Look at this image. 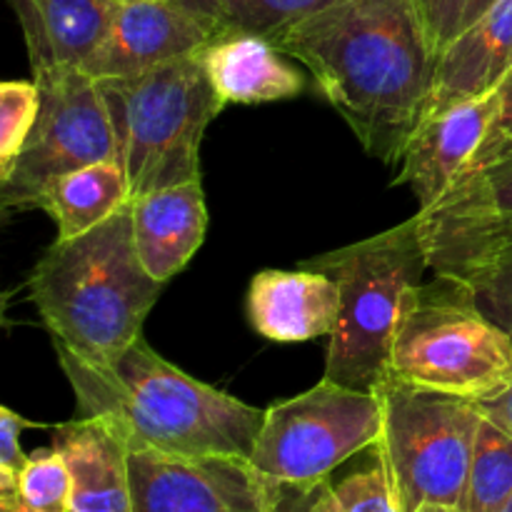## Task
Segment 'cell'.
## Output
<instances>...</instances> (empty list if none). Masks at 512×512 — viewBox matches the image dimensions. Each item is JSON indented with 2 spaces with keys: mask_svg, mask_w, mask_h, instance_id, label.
<instances>
[{
  "mask_svg": "<svg viewBox=\"0 0 512 512\" xmlns=\"http://www.w3.org/2000/svg\"><path fill=\"white\" fill-rule=\"evenodd\" d=\"M273 43L305 65L365 153L398 163L435 73L413 0H340Z\"/></svg>",
  "mask_w": 512,
  "mask_h": 512,
  "instance_id": "1",
  "label": "cell"
},
{
  "mask_svg": "<svg viewBox=\"0 0 512 512\" xmlns=\"http://www.w3.org/2000/svg\"><path fill=\"white\" fill-rule=\"evenodd\" d=\"M80 418H100L128 450L170 455H253L265 410L205 385L160 358L145 338L105 363L58 348Z\"/></svg>",
  "mask_w": 512,
  "mask_h": 512,
  "instance_id": "2",
  "label": "cell"
},
{
  "mask_svg": "<svg viewBox=\"0 0 512 512\" xmlns=\"http://www.w3.org/2000/svg\"><path fill=\"white\" fill-rule=\"evenodd\" d=\"M53 345L105 363L143 335L163 283L145 270L133 238L130 203L88 233L55 240L28 280Z\"/></svg>",
  "mask_w": 512,
  "mask_h": 512,
  "instance_id": "3",
  "label": "cell"
},
{
  "mask_svg": "<svg viewBox=\"0 0 512 512\" xmlns=\"http://www.w3.org/2000/svg\"><path fill=\"white\" fill-rule=\"evenodd\" d=\"M130 198L200 180V145L225 108L200 50L130 78L98 80Z\"/></svg>",
  "mask_w": 512,
  "mask_h": 512,
  "instance_id": "4",
  "label": "cell"
},
{
  "mask_svg": "<svg viewBox=\"0 0 512 512\" xmlns=\"http://www.w3.org/2000/svg\"><path fill=\"white\" fill-rule=\"evenodd\" d=\"M300 268L338 283L340 315L328 338L323 378L375 393L388 375L405 295L428 270L418 215L373 238L315 255Z\"/></svg>",
  "mask_w": 512,
  "mask_h": 512,
  "instance_id": "5",
  "label": "cell"
},
{
  "mask_svg": "<svg viewBox=\"0 0 512 512\" xmlns=\"http://www.w3.org/2000/svg\"><path fill=\"white\" fill-rule=\"evenodd\" d=\"M390 375L440 393L485 400L512 380V338L463 280L433 275L405 295Z\"/></svg>",
  "mask_w": 512,
  "mask_h": 512,
  "instance_id": "6",
  "label": "cell"
},
{
  "mask_svg": "<svg viewBox=\"0 0 512 512\" xmlns=\"http://www.w3.org/2000/svg\"><path fill=\"white\" fill-rule=\"evenodd\" d=\"M383 410L380 453L403 512L423 505L463 508L483 413L478 400L385 375L375 388Z\"/></svg>",
  "mask_w": 512,
  "mask_h": 512,
  "instance_id": "7",
  "label": "cell"
},
{
  "mask_svg": "<svg viewBox=\"0 0 512 512\" xmlns=\"http://www.w3.org/2000/svg\"><path fill=\"white\" fill-rule=\"evenodd\" d=\"M380 433L378 395L323 378L305 393L265 408L250 463L280 483H318L378 443Z\"/></svg>",
  "mask_w": 512,
  "mask_h": 512,
  "instance_id": "8",
  "label": "cell"
},
{
  "mask_svg": "<svg viewBox=\"0 0 512 512\" xmlns=\"http://www.w3.org/2000/svg\"><path fill=\"white\" fill-rule=\"evenodd\" d=\"M40 113L8 173L0 175L3 210H35L60 175L115 160V138L98 80L80 68L33 75Z\"/></svg>",
  "mask_w": 512,
  "mask_h": 512,
  "instance_id": "9",
  "label": "cell"
},
{
  "mask_svg": "<svg viewBox=\"0 0 512 512\" xmlns=\"http://www.w3.org/2000/svg\"><path fill=\"white\" fill-rule=\"evenodd\" d=\"M133 512H268V483L248 458L130 450Z\"/></svg>",
  "mask_w": 512,
  "mask_h": 512,
  "instance_id": "10",
  "label": "cell"
},
{
  "mask_svg": "<svg viewBox=\"0 0 512 512\" xmlns=\"http://www.w3.org/2000/svg\"><path fill=\"white\" fill-rule=\"evenodd\" d=\"M215 33L220 30L170 0H125L115 3L103 43L80 70L93 80L130 78L198 53Z\"/></svg>",
  "mask_w": 512,
  "mask_h": 512,
  "instance_id": "11",
  "label": "cell"
},
{
  "mask_svg": "<svg viewBox=\"0 0 512 512\" xmlns=\"http://www.w3.org/2000/svg\"><path fill=\"white\" fill-rule=\"evenodd\" d=\"M495 93L425 115L400 155L395 185H408L420 210L433 208L470 170L495 115Z\"/></svg>",
  "mask_w": 512,
  "mask_h": 512,
  "instance_id": "12",
  "label": "cell"
},
{
  "mask_svg": "<svg viewBox=\"0 0 512 512\" xmlns=\"http://www.w3.org/2000/svg\"><path fill=\"white\" fill-rule=\"evenodd\" d=\"M248 320L273 343H308L335 330L340 315L338 283L318 270H260L245 300Z\"/></svg>",
  "mask_w": 512,
  "mask_h": 512,
  "instance_id": "13",
  "label": "cell"
},
{
  "mask_svg": "<svg viewBox=\"0 0 512 512\" xmlns=\"http://www.w3.org/2000/svg\"><path fill=\"white\" fill-rule=\"evenodd\" d=\"M512 70V0H498L435 58L425 115L488 98ZM420 118V120H423Z\"/></svg>",
  "mask_w": 512,
  "mask_h": 512,
  "instance_id": "14",
  "label": "cell"
},
{
  "mask_svg": "<svg viewBox=\"0 0 512 512\" xmlns=\"http://www.w3.org/2000/svg\"><path fill=\"white\" fill-rule=\"evenodd\" d=\"M200 60L225 105L278 103L298 98L305 90L300 70L263 35L223 28L200 50Z\"/></svg>",
  "mask_w": 512,
  "mask_h": 512,
  "instance_id": "15",
  "label": "cell"
},
{
  "mask_svg": "<svg viewBox=\"0 0 512 512\" xmlns=\"http://www.w3.org/2000/svg\"><path fill=\"white\" fill-rule=\"evenodd\" d=\"M70 473L68 512H133L128 445L100 418H75L53 430Z\"/></svg>",
  "mask_w": 512,
  "mask_h": 512,
  "instance_id": "16",
  "label": "cell"
},
{
  "mask_svg": "<svg viewBox=\"0 0 512 512\" xmlns=\"http://www.w3.org/2000/svg\"><path fill=\"white\" fill-rule=\"evenodd\" d=\"M133 238L145 270L158 283L173 280L193 260L208 230L203 183L173 185L130 200Z\"/></svg>",
  "mask_w": 512,
  "mask_h": 512,
  "instance_id": "17",
  "label": "cell"
},
{
  "mask_svg": "<svg viewBox=\"0 0 512 512\" xmlns=\"http://www.w3.org/2000/svg\"><path fill=\"white\" fill-rule=\"evenodd\" d=\"M33 75L83 68L103 43L113 0H10Z\"/></svg>",
  "mask_w": 512,
  "mask_h": 512,
  "instance_id": "18",
  "label": "cell"
},
{
  "mask_svg": "<svg viewBox=\"0 0 512 512\" xmlns=\"http://www.w3.org/2000/svg\"><path fill=\"white\" fill-rule=\"evenodd\" d=\"M130 200L125 170L118 160H103L55 178L40 195L38 210L53 218L55 240H70L93 230Z\"/></svg>",
  "mask_w": 512,
  "mask_h": 512,
  "instance_id": "19",
  "label": "cell"
},
{
  "mask_svg": "<svg viewBox=\"0 0 512 512\" xmlns=\"http://www.w3.org/2000/svg\"><path fill=\"white\" fill-rule=\"evenodd\" d=\"M512 498V435L483 415L470 460L463 512H500Z\"/></svg>",
  "mask_w": 512,
  "mask_h": 512,
  "instance_id": "20",
  "label": "cell"
},
{
  "mask_svg": "<svg viewBox=\"0 0 512 512\" xmlns=\"http://www.w3.org/2000/svg\"><path fill=\"white\" fill-rule=\"evenodd\" d=\"M335 3L340 0H225V10H228L225 28L278 40L310 15Z\"/></svg>",
  "mask_w": 512,
  "mask_h": 512,
  "instance_id": "21",
  "label": "cell"
},
{
  "mask_svg": "<svg viewBox=\"0 0 512 512\" xmlns=\"http://www.w3.org/2000/svg\"><path fill=\"white\" fill-rule=\"evenodd\" d=\"M18 498L25 508L38 512H68L70 473L55 445L33 450L20 470Z\"/></svg>",
  "mask_w": 512,
  "mask_h": 512,
  "instance_id": "22",
  "label": "cell"
},
{
  "mask_svg": "<svg viewBox=\"0 0 512 512\" xmlns=\"http://www.w3.org/2000/svg\"><path fill=\"white\" fill-rule=\"evenodd\" d=\"M335 500L343 512H403L393 478L385 465L380 445L370 448V463L333 483Z\"/></svg>",
  "mask_w": 512,
  "mask_h": 512,
  "instance_id": "23",
  "label": "cell"
},
{
  "mask_svg": "<svg viewBox=\"0 0 512 512\" xmlns=\"http://www.w3.org/2000/svg\"><path fill=\"white\" fill-rule=\"evenodd\" d=\"M40 113L35 80H5L0 85V175L8 173Z\"/></svg>",
  "mask_w": 512,
  "mask_h": 512,
  "instance_id": "24",
  "label": "cell"
},
{
  "mask_svg": "<svg viewBox=\"0 0 512 512\" xmlns=\"http://www.w3.org/2000/svg\"><path fill=\"white\" fill-rule=\"evenodd\" d=\"M430 53L438 58L458 35L478 23L498 0H413Z\"/></svg>",
  "mask_w": 512,
  "mask_h": 512,
  "instance_id": "25",
  "label": "cell"
},
{
  "mask_svg": "<svg viewBox=\"0 0 512 512\" xmlns=\"http://www.w3.org/2000/svg\"><path fill=\"white\" fill-rule=\"evenodd\" d=\"M463 283L470 288L480 310L512 338V245L483 268L465 275Z\"/></svg>",
  "mask_w": 512,
  "mask_h": 512,
  "instance_id": "26",
  "label": "cell"
},
{
  "mask_svg": "<svg viewBox=\"0 0 512 512\" xmlns=\"http://www.w3.org/2000/svg\"><path fill=\"white\" fill-rule=\"evenodd\" d=\"M435 205H480L512 213V155L463 175L455 188Z\"/></svg>",
  "mask_w": 512,
  "mask_h": 512,
  "instance_id": "27",
  "label": "cell"
},
{
  "mask_svg": "<svg viewBox=\"0 0 512 512\" xmlns=\"http://www.w3.org/2000/svg\"><path fill=\"white\" fill-rule=\"evenodd\" d=\"M45 428L43 423L23 418L10 408H0V503L18 498V480L28 455L20 448V435L23 430Z\"/></svg>",
  "mask_w": 512,
  "mask_h": 512,
  "instance_id": "28",
  "label": "cell"
},
{
  "mask_svg": "<svg viewBox=\"0 0 512 512\" xmlns=\"http://www.w3.org/2000/svg\"><path fill=\"white\" fill-rule=\"evenodd\" d=\"M265 478V475H263ZM268 483V512H343L328 480L318 483Z\"/></svg>",
  "mask_w": 512,
  "mask_h": 512,
  "instance_id": "29",
  "label": "cell"
},
{
  "mask_svg": "<svg viewBox=\"0 0 512 512\" xmlns=\"http://www.w3.org/2000/svg\"><path fill=\"white\" fill-rule=\"evenodd\" d=\"M495 100H498V105H495L493 123H490L488 135H485L468 173L512 155V70L508 78L500 83V88L495 90Z\"/></svg>",
  "mask_w": 512,
  "mask_h": 512,
  "instance_id": "30",
  "label": "cell"
},
{
  "mask_svg": "<svg viewBox=\"0 0 512 512\" xmlns=\"http://www.w3.org/2000/svg\"><path fill=\"white\" fill-rule=\"evenodd\" d=\"M478 408L485 418L493 420V423L500 425L505 433L512 435V380L503 390L490 395V398L478 400Z\"/></svg>",
  "mask_w": 512,
  "mask_h": 512,
  "instance_id": "31",
  "label": "cell"
},
{
  "mask_svg": "<svg viewBox=\"0 0 512 512\" xmlns=\"http://www.w3.org/2000/svg\"><path fill=\"white\" fill-rule=\"evenodd\" d=\"M170 3L180 5L188 13L198 15L200 20H205L208 25H213L215 30L225 28V20H228V10H225V0H170Z\"/></svg>",
  "mask_w": 512,
  "mask_h": 512,
  "instance_id": "32",
  "label": "cell"
},
{
  "mask_svg": "<svg viewBox=\"0 0 512 512\" xmlns=\"http://www.w3.org/2000/svg\"><path fill=\"white\" fill-rule=\"evenodd\" d=\"M0 512H38V510L25 508L20 500H5V503H0Z\"/></svg>",
  "mask_w": 512,
  "mask_h": 512,
  "instance_id": "33",
  "label": "cell"
},
{
  "mask_svg": "<svg viewBox=\"0 0 512 512\" xmlns=\"http://www.w3.org/2000/svg\"><path fill=\"white\" fill-rule=\"evenodd\" d=\"M418 512H463V510L450 508V505H435V503H430V505H423V508H420Z\"/></svg>",
  "mask_w": 512,
  "mask_h": 512,
  "instance_id": "34",
  "label": "cell"
},
{
  "mask_svg": "<svg viewBox=\"0 0 512 512\" xmlns=\"http://www.w3.org/2000/svg\"><path fill=\"white\" fill-rule=\"evenodd\" d=\"M500 512H512V498L508 500V503H505V508H503V510H500Z\"/></svg>",
  "mask_w": 512,
  "mask_h": 512,
  "instance_id": "35",
  "label": "cell"
},
{
  "mask_svg": "<svg viewBox=\"0 0 512 512\" xmlns=\"http://www.w3.org/2000/svg\"><path fill=\"white\" fill-rule=\"evenodd\" d=\"M113 3H125V0H113Z\"/></svg>",
  "mask_w": 512,
  "mask_h": 512,
  "instance_id": "36",
  "label": "cell"
}]
</instances>
